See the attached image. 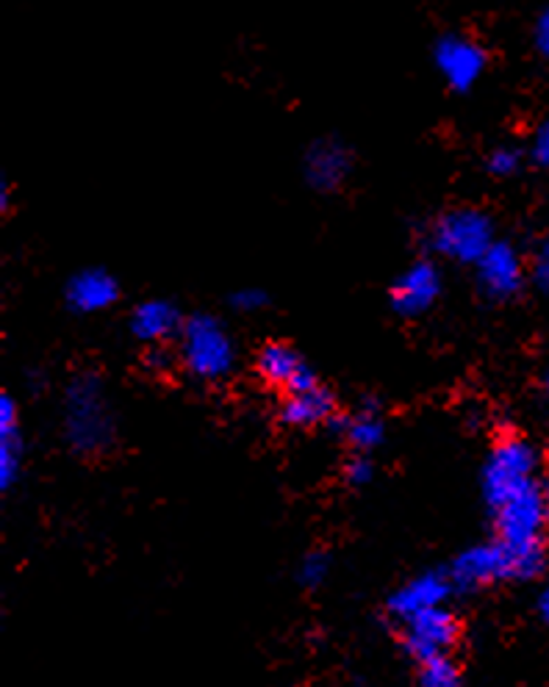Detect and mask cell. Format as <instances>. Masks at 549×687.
<instances>
[{
    "mask_svg": "<svg viewBox=\"0 0 549 687\" xmlns=\"http://www.w3.org/2000/svg\"><path fill=\"white\" fill-rule=\"evenodd\" d=\"M452 588L458 590H478L485 585L503 583V579H516V552L505 541L480 543V547L467 549L452 560L450 568Z\"/></svg>",
    "mask_w": 549,
    "mask_h": 687,
    "instance_id": "cell-6",
    "label": "cell"
},
{
    "mask_svg": "<svg viewBox=\"0 0 549 687\" xmlns=\"http://www.w3.org/2000/svg\"><path fill=\"white\" fill-rule=\"evenodd\" d=\"M441 292V274L436 263L416 261L392 285V305L403 316H419L430 308Z\"/></svg>",
    "mask_w": 549,
    "mask_h": 687,
    "instance_id": "cell-10",
    "label": "cell"
},
{
    "mask_svg": "<svg viewBox=\"0 0 549 687\" xmlns=\"http://www.w3.org/2000/svg\"><path fill=\"white\" fill-rule=\"evenodd\" d=\"M345 474H347V483L363 485V483H369V480H372L374 469H372V463L367 461V458H356V461L347 463V472Z\"/></svg>",
    "mask_w": 549,
    "mask_h": 687,
    "instance_id": "cell-25",
    "label": "cell"
},
{
    "mask_svg": "<svg viewBox=\"0 0 549 687\" xmlns=\"http://www.w3.org/2000/svg\"><path fill=\"white\" fill-rule=\"evenodd\" d=\"M330 427L336 432H345V438L358 452H369V449L380 447L383 432H386L383 430V419L378 414V405H363L350 419H330Z\"/></svg>",
    "mask_w": 549,
    "mask_h": 687,
    "instance_id": "cell-16",
    "label": "cell"
},
{
    "mask_svg": "<svg viewBox=\"0 0 549 687\" xmlns=\"http://www.w3.org/2000/svg\"><path fill=\"white\" fill-rule=\"evenodd\" d=\"M231 305H234L236 311L250 314V311H258L267 305V294H264L261 289H239V292H234V297H231Z\"/></svg>",
    "mask_w": 549,
    "mask_h": 687,
    "instance_id": "cell-23",
    "label": "cell"
},
{
    "mask_svg": "<svg viewBox=\"0 0 549 687\" xmlns=\"http://www.w3.org/2000/svg\"><path fill=\"white\" fill-rule=\"evenodd\" d=\"M533 161L541 164V167H549V120H544L541 128L536 131V136H533Z\"/></svg>",
    "mask_w": 549,
    "mask_h": 687,
    "instance_id": "cell-24",
    "label": "cell"
},
{
    "mask_svg": "<svg viewBox=\"0 0 549 687\" xmlns=\"http://www.w3.org/2000/svg\"><path fill=\"white\" fill-rule=\"evenodd\" d=\"M433 247L458 263H478L494 245V225L478 209H452L438 216L430 234Z\"/></svg>",
    "mask_w": 549,
    "mask_h": 687,
    "instance_id": "cell-4",
    "label": "cell"
},
{
    "mask_svg": "<svg viewBox=\"0 0 549 687\" xmlns=\"http://www.w3.org/2000/svg\"><path fill=\"white\" fill-rule=\"evenodd\" d=\"M327 571H330V560H327V554H309V558L300 563V583L305 585V588H316V585H322V579L327 577Z\"/></svg>",
    "mask_w": 549,
    "mask_h": 687,
    "instance_id": "cell-21",
    "label": "cell"
},
{
    "mask_svg": "<svg viewBox=\"0 0 549 687\" xmlns=\"http://www.w3.org/2000/svg\"><path fill=\"white\" fill-rule=\"evenodd\" d=\"M541 491H544V502H547V510H549V483H544Z\"/></svg>",
    "mask_w": 549,
    "mask_h": 687,
    "instance_id": "cell-31",
    "label": "cell"
},
{
    "mask_svg": "<svg viewBox=\"0 0 549 687\" xmlns=\"http://www.w3.org/2000/svg\"><path fill=\"white\" fill-rule=\"evenodd\" d=\"M350 167H352L350 150L336 139L314 142L303 158L305 181L314 189H320V192H334V189H339L341 181L347 178V172H350Z\"/></svg>",
    "mask_w": 549,
    "mask_h": 687,
    "instance_id": "cell-12",
    "label": "cell"
},
{
    "mask_svg": "<svg viewBox=\"0 0 549 687\" xmlns=\"http://www.w3.org/2000/svg\"><path fill=\"white\" fill-rule=\"evenodd\" d=\"M419 687H461V671L447 654L419 663Z\"/></svg>",
    "mask_w": 549,
    "mask_h": 687,
    "instance_id": "cell-19",
    "label": "cell"
},
{
    "mask_svg": "<svg viewBox=\"0 0 549 687\" xmlns=\"http://www.w3.org/2000/svg\"><path fill=\"white\" fill-rule=\"evenodd\" d=\"M538 452L525 438H503L491 449L489 461L483 466V496L491 510L536 485Z\"/></svg>",
    "mask_w": 549,
    "mask_h": 687,
    "instance_id": "cell-3",
    "label": "cell"
},
{
    "mask_svg": "<svg viewBox=\"0 0 549 687\" xmlns=\"http://www.w3.org/2000/svg\"><path fill=\"white\" fill-rule=\"evenodd\" d=\"M544 388L549 391V369H547V374H544Z\"/></svg>",
    "mask_w": 549,
    "mask_h": 687,
    "instance_id": "cell-32",
    "label": "cell"
},
{
    "mask_svg": "<svg viewBox=\"0 0 549 687\" xmlns=\"http://www.w3.org/2000/svg\"><path fill=\"white\" fill-rule=\"evenodd\" d=\"M120 297V283L105 269H83L67 283V305L78 314H98L112 308Z\"/></svg>",
    "mask_w": 549,
    "mask_h": 687,
    "instance_id": "cell-13",
    "label": "cell"
},
{
    "mask_svg": "<svg viewBox=\"0 0 549 687\" xmlns=\"http://www.w3.org/2000/svg\"><path fill=\"white\" fill-rule=\"evenodd\" d=\"M461 635V623L445 607H430L403 621V643L408 654L419 663L450 652Z\"/></svg>",
    "mask_w": 549,
    "mask_h": 687,
    "instance_id": "cell-7",
    "label": "cell"
},
{
    "mask_svg": "<svg viewBox=\"0 0 549 687\" xmlns=\"http://www.w3.org/2000/svg\"><path fill=\"white\" fill-rule=\"evenodd\" d=\"M538 616H541L544 623L549 627V585L538 594Z\"/></svg>",
    "mask_w": 549,
    "mask_h": 687,
    "instance_id": "cell-30",
    "label": "cell"
},
{
    "mask_svg": "<svg viewBox=\"0 0 549 687\" xmlns=\"http://www.w3.org/2000/svg\"><path fill=\"white\" fill-rule=\"evenodd\" d=\"M65 436L70 447L83 454L112 447L114 416L109 410V403H105L103 385L94 374H81L67 388Z\"/></svg>",
    "mask_w": 549,
    "mask_h": 687,
    "instance_id": "cell-1",
    "label": "cell"
},
{
    "mask_svg": "<svg viewBox=\"0 0 549 687\" xmlns=\"http://www.w3.org/2000/svg\"><path fill=\"white\" fill-rule=\"evenodd\" d=\"M18 430V405L9 394L0 396V432Z\"/></svg>",
    "mask_w": 549,
    "mask_h": 687,
    "instance_id": "cell-27",
    "label": "cell"
},
{
    "mask_svg": "<svg viewBox=\"0 0 549 687\" xmlns=\"http://www.w3.org/2000/svg\"><path fill=\"white\" fill-rule=\"evenodd\" d=\"M549 510L544 502L541 485H530L522 494L511 496L505 505L494 510V527H497L500 541L508 547H538L544 543Z\"/></svg>",
    "mask_w": 549,
    "mask_h": 687,
    "instance_id": "cell-5",
    "label": "cell"
},
{
    "mask_svg": "<svg viewBox=\"0 0 549 687\" xmlns=\"http://www.w3.org/2000/svg\"><path fill=\"white\" fill-rule=\"evenodd\" d=\"M478 280L485 297L511 300L525 285V263L511 241H494L478 263Z\"/></svg>",
    "mask_w": 549,
    "mask_h": 687,
    "instance_id": "cell-9",
    "label": "cell"
},
{
    "mask_svg": "<svg viewBox=\"0 0 549 687\" xmlns=\"http://www.w3.org/2000/svg\"><path fill=\"white\" fill-rule=\"evenodd\" d=\"M181 311L170 300H147V303L136 305L134 316H131V333L147 344H158L176 336L181 333Z\"/></svg>",
    "mask_w": 549,
    "mask_h": 687,
    "instance_id": "cell-14",
    "label": "cell"
},
{
    "mask_svg": "<svg viewBox=\"0 0 549 687\" xmlns=\"http://www.w3.org/2000/svg\"><path fill=\"white\" fill-rule=\"evenodd\" d=\"M452 590L450 574H441V571H425L419 577H414L411 583H405L403 588L394 590L389 596V612L400 621H408L416 612H425L430 607H441L445 599Z\"/></svg>",
    "mask_w": 549,
    "mask_h": 687,
    "instance_id": "cell-11",
    "label": "cell"
},
{
    "mask_svg": "<svg viewBox=\"0 0 549 687\" xmlns=\"http://www.w3.org/2000/svg\"><path fill=\"white\" fill-rule=\"evenodd\" d=\"M303 358L289 344L272 341L258 352V374L272 385H289V380L303 369Z\"/></svg>",
    "mask_w": 549,
    "mask_h": 687,
    "instance_id": "cell-17",
    "label": "cell"
},
{
    "mask_svg": "<svg viewBox=\"0 0 549 687\" xmlns=\"http://www.w3.org/2000/svg\"><path fill=\"white\" fill-rule=\"evenodd\" d=\"M316 385H320V380H316V374H314V369L309 367V363H303V369H300L298 374H294L292 380H289V394H303V391H311V388H316Z\"/></svg>",
    "mask_w": 549,
    "mask_h": 687,
    "instance_id": "cell-26",
    "label": "cell"
},
{
    "mask_svg": "<svg viewBox=\"0 0 549 687\" xmlns=\"http://www.w3.org/2000/svg\"><path fill=\"white\" fill-rule=\"evenodd\" d=\"M181 361L200 380H223L234 369L236 350L223 322L194 314L181 327Z\"/></svg>",
    "mask_w": 549,
    "mask_h": 687,
    "instance_id": "cell-2",
    "label": "cell"
},
{
    "mask_svg": "<svg viewBox=\"0 0 549 687\" xmlns=\"http://www.w3.org/2000/svg\"><path fill=\"white\" fill-rule=\"evenodd\" d=\"M23 469V438L18 430L0 432V488L9 491Z\"/></svg>",
    "mask_w": 549,
    "mask_h": 687,
    "instance_id": "cell-18",
    "label": "cell"
},
{
    "mask_svg": "<svg viewBox=\"0 0 549 687\" xmlns=\"http://www.w3.org/2000/svg\"><path fill=\"white\" fill-rule=\"evenodd\" d=\"M334 394L316 385V388L303 391V394H289V399L283 403V421L294 427H314L334 419Z\"/></svg>",
    "mask_w": 549,
    "mask_h": 687,
    "instance_id": "cell-15",
    "label": "cell"
},
{
    "mask_svg": "<svg viewBox=\"0 0 549 687\" xmlns=\"http://www.w3.org/2000/svg\"><path fill=\"white\" fill-rule=\"evenodd\" d=\"M522 167V153L516 147H497V150L489 156V172L497 178L514 176L516 169Z\"/></svg>",
    "mask_w": 549,
    "mask_h": 687,
    "instance_id": "cell-20",
    "label": "cell"
},
{
    "mask_svg": "<svg viewBox=\"0 0 549 687\" xmlns=\"http://www.w3.org/2000/svg\"><path fill=\"white\" fill-rule=\"evenodd\" d=\"M536 47L544 59L549 61V7L536 20Z\"/></svg>",
    "mask_w": 549,
    "mask_h": 687,
    "instance_id": "cell-28",
    "label": "cell"
},
{
    "mask_svg": "<svg viewBox=\"0 0 549 687\" xmlns=\"http://www.w3.org/2000/svg\"><path fill=\"white\" fill-rule=\"evenodd\" d=\"M533 280H536L538 289H549V239H544L541 245L533 252V267H530Z\"/></svg>",
    "mask_w": 549,
    "mask_h": 687,
    "instance_id": "cell-22",
    "label": "cell"
},
{
    "mask_svg": "<svg viewBox=\"0 0 549 687\" xmlns=\"http://www.w3.org/2000/svg\"><path fill=\"white\" fill-rule=\"evenodd\" d=\"M433 61H436V70L441 72L447 83H450L456 92H467L478 83V78L485 70V50L469 36L450 34L445 40H438L433 47Z\"/></svg>",
    "mask_w": 549,
    "mask_h": 687,
    "instance_id": "cell-8",
    "label": "cell"
},
{
    "mask_svg": "<svg viewBox=\"0 0 549 687\" xmlns=\"http://www.w3.org/2000/svg\"><path fill=\"white\" fill-rule=\"evenodd\" d=\"M147 363H150L153 369H167L170 367V356H167L164 350H153L150 358H147Z\"/></svg>",
    "mask_w": 549,
    "mask_h": 687,
    "instance_id": "cell-29",
    "label": "cell"
}]
</instances>
